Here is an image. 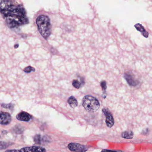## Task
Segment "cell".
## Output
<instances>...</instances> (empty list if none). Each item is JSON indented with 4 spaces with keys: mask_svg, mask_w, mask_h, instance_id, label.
I'll list each match as a JSON object with an SVG mask.
<instances>
[{
    "mask_svg": "<svg viewBox=\"0 0 152 152\" xmlns=\"http://www.w3.org/2000/svg\"><path fill=\"white\" fill-rule=\"evenodd\" d=\"M0 12L8 26L14 28L29 23L25 9L11 0H0Z\"/></svg>",
    "mask_w": 152,
    "mask_h": 152,
    "instance_id": "1",
    "label": "cell"
},
{
    "mask_svg": "<svg viewBox=\"0 0 152 152\" xmlns=\"http://www.w3.org/2000/svg\"><path fill=\"white\" fill-rule=\"evenodd\" d=\"M36 22L41 35L47 39L51 33V26L49 17L46 15H40L37 18Z\"/></svg>",
    "mask_w": 152,
    "mask_h": 152,
    "instance_id": "2",
    "label": "cell"
},
{
    "mask_svg": "<svg viewBox=\"0 0 152 152\" xmlns=\"http://www.w3.org/2000/svg\"><path fill=\"white\" fill-rule=\"evenodd\" d=\"M83 106L88 112L95 113L100 108V103L95 97L92 96L87 95L83 98Z\"/></svg>",
    "mask_w": 152,
    "mask_h": 152,
    "instance_id": "3",
    "label": "cell"
},
{
    "mask_svg": "<svg viewBox=\"0 0 152 152\" xmlns=\"http://www.w3.org/2000/svg\"><path fill=\"white\" fill-rule=\"evenodd\" d=\"M102 112L105 115V117H106L105 121H106L107 126L109 128H111L114 125V120L113 116H112V114H111L110 112L108 109L104 108V109H103Z\"/></svg>",
    "mask_w": 152,
    "mask_h": 152,
    "instance_id": "4",
    "label": "cell"
},
{
    "mask_svg": "<svg viewBox=\"0 0 152 152\" xmlns=\"http://www.w3.org/2000/svg\"><path fill=\"white\" fill-rule=\"evenodd\" d=\"M68 148L72 152H85L87 151L85 146L76 143H70L68 145Z\"/></svg>",
    "mask_w": 152,
    "mask_h": 152,
    "instance_id": "5",
    "label": "cell"
},
{
    "mask_svg": "<svg viewBox=\"0 0 152 152\" xmlns=\"http://www.w3.org/2000/svg\"><path fill=\"white\" fill-rule=\"evenodd\" d=\"M124 77L126 80L129 86H136L139 84V82L131 73L127 72L124 74Z\"/></svg>",
    "mask_w": 152,
    "mask_h": 152,
    "instance_id": "6",
    "label": "cell"
},
{
    "mask_svg": "<svg viewBox=\"0 0 152 152\" xmlns=\"http://www.w3.org/2000/svg\"><path fill=\"white\" fill-rule=\"evenodd\" d=\"M19 151V152H46L44 148L38 146L24 147Z\"/></svg>",
    "mask_w": 152,
    "mask_h": 152,
    "instance_id": "7",
    "label": "cell"
},
{
    "mask_svg": "<svg viewBox=\"0 0 152 152\" xmlns=\"http://www.w3.org/2000/svg\"><path fill=\"white\" fill-rule=\"evenodd\" d=\"M11 121V117L8 113L2 112L0 113V124L1 125H9Z\"/></svg>",
    "mask_w": 152,
    "mask_h": 152,
    "instance_id": "8",
    "label": "cell"
},
{
    "mask_svg": "<svg viewBox=\"0 0 152 152\" xmlns=\"http://www.w3.org/2000/svg\"><path fill=\"white\" fill-rule=\"evenodd\" d=\"M16 118L18 120L20 121L28 122L31 119L32 116L27 113L22 111L17 114Z\"/></svg>",
    "mask_w": 152,
    "mask_h": 152,
    "instance_id": "9",
    "label": "cell"
},
{
    "mask_svg": "<svg viewBox=\"0 0 152 152\" xmlns=\"http://www.w3.org/2000/svg\"><path fill=\"white\" fill-rule=\"evenodd\" d=\"M47 139L44 137L42 136L40 134H36L34 136V141L36 144L42 145L44 142H47Z\"/></svg>",
    "mask_w": 152,
    "mask_h": 152,
    "instance_id": "10",
    "label": "cell"
},
{
    "mask_svg": "<svg viewBox=\"0 0 152 152\" xmlns=\"http://www.w3.org/2000/svg\"><path fill=\"white\" fill-rule=\"evenodd\" d=\"M134 26L138 31L142 33V35L144 37H146V38L148 37L149 34L148 32H146V30L142 25L140 24H137L136 25H135Z\"/></svg>",
    "mask_w": 152,
    "mask_h": 152,
    "instance_id": "11",
    "label": "cell"
},
{
    "mask_svg": "<svg viewBox=\"0 0 152 152\" xmlns=\"http://www.w3.org/2000/svg\"><path fill=\"white\" fill-rule=\"evenodd\" d=\"M68 102L71 108H75V107L77 106V101L76 99L74 96H70L68 99Z\"/></svg>",
    "mask_w": 152,
    "mask_h": 152,
    "instance_id": "12",
    "label": "cell"
},
{
    "mask_svg": "<svg viewBox=\"0 0 152 152\" xmlns=\"http://www.w3.org/2000/svg\"><path fill=\"white\" fill-rule=\"evenodd\" d=\"M134 133L132 131H126L122 134V137L125 139H132L134 137Z\"/></svg>",
    "mask_w": 152,
    "mask_h": 152,
    "instance_id": "13",
    "label": "cell"
},
{
    "mask_svg": "<svg viewBox=\"0 0 152 152\" xmlns=\"http://www.w3.org/2000/svg\"><path fill=\"white\" fill-rule=\"evenodd\" d=\"M12 130L15 134H21L23 132L24 129H23V127L19 125H17L12 128Z\"/></svg>",
    "mask_w": 152,
    "mask_h": 152,
    "instance_id": "14",
    "label": "cell"
},
{
    "mask_svg": "<svg viewBox=\"0 0 152 152\" xmlns=\"http://www.w3.org/2000/svg\"><path fill=\"white\" fill-rule=\"evenodd\" d=\"M12 145L10 143L5 142H0V150H3L6 149Z\"/></svg>",
    "mask_w": 152,
    "mask_h": 152,
    "instance_id": "15",
    "label": "cell"
},
{
    "mask_svg": "<svg viewBox=\"0 0 152 152\" xmlns=\"http://www.w3.org/2000/svg\"><path fill=\"white\" fill-rule=\"evenodd\" d=\"M72 86L75 88H80V87L81 86V82H79V80H74L72 81Z\"/></svg>",
    "mask_w": 152,
    "mask_h": 152,
    "instance_id": "16",
    "label": "cell"
},
{
    "mask_svg": "<svg viewBox=\"0 0 152 152\" xmlns=\"http://www.w3.org/2000/svg\"><path fill=\"white\" fill-rule=\"evenodd\" d=\"M35 71V69L33 67H31V66H28L25 68L24 69V71L26 73H29L32 71Z\"/></svg>",
    "mask_w": 152,
    "mask_h": 152,
    "instance_id": "17",
    "label": "cell"
},
{
    "mask_svg": "<svg viewBox=\"0 0 152 152\" xmlns=\"http://www.w3.org/2000/svg\"><path fill=\"white\" fill-rule=\"evenodd\" d=\"M1 106L3 108H5V109H12L13 108L14 105L11 103L2 104H1Z\"/></svg>",
    "mask_w": 152,
    "mask_h": 152,
    "instance_id": "18",
    "label": "cell"
},
{
    "mask_svg": "<svg viewBox=\"0 0 152 152\" xmlns=\"http://www.w3.org/2000/svg\"><path fill=\"white\" fill-rule=\"evenodd\" d=\"M101 86L104 91H106V89H107V83H106V81H104V80L101 81Z\"/></svg>",
    "mask_w": 152,
    "mask_h": 152,
    "instance_id": "19",
    "label": "cell"
},
{
    "mask_svg": "<svg viewBox=\"0 0 152 152\" xmlns=\"http://www.w3.org/2000/svg\"><path fill=\"white\" fill-rule=\"evenodd\" d=\"M5 152H19V151L18 150H7Z\"/></svg>",
    "mask_w": 152,
    "mask_h": 152,
    "instance_id": "20",
    "label": "cell"
},
{
    "mask_svg": "<svg viewBox=\"0 0 152 152\" xmlns=\"http://www.w3.org/2000/svg\"><path fill=\"white\" fill-rule=\"evenodd\" d=\"M101 152H120V151H110V150H103Z\"/></svg>",
    "mask_w": 152,
    "mask_h": 152,
    "instance_id": "21",
    "label": "cell"
},
{
    "mask_svg": "<svg viewBox=\"0 0 152 152\" xmlns=\"http://www.w3.org/2000/svg\"><path fill=\"white\" fill-rule=\"evenodd\" d=\"M7 133V131L6 130H2L1 132V134L3 135L6 134Z\"/></svg>",
    "mask_w": 152,
    "mask_h": 152,
    "instance_id": "22",
    "label": "cell"
},
{
    "mask_svg": "<svg viewBox=\"0 0 152 152\" xmlns=\"http://www.w3.org/2000/svg\"><path fill=\"white\" fill-rule=\"evenodd\" d=\"M19 46V45L18 44H17L15 45L14 46V48H15V49H17V48H18V47Z\"/></svg>",
    "mask_w": 152,
    "mask_h": 152,
    "instance_id": "23",
    "label": "cell"
},
{
    "mask_svg": "<svg viewBox=\"0 0 152 152\" xmlns=\"http://www.w3.org/2000/svg\"><path fill=\"white\" fill-rule=\"evenodd\" d=\"M1 113V112H0V113Z\"/></svg>",
    "mask_w": 152,
    "mask_h": 152,
    "instance_id": "24",
    "label": "cell"
}]
</instances>
